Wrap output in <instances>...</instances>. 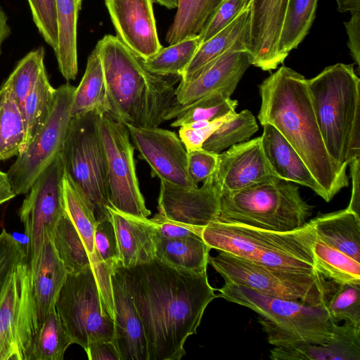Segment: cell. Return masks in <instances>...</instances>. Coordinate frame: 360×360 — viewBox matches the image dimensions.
Segmentation results:
<instances>
[{
	"label": "cell",
	"mask_w": 360,
	"mask_h": 360,
	"mask_svg": "<svg viewBox=\"0 0 360 360\" xmlns=\"http://www.w3.org/2000/svg\"><path fill=\"white\" fill-rule=\"evenodd\" d=\"M117 267L141 319L149 360H180L186 339L196 333L205 309L217 297L207 271H186L156 257Z\"/></svg>",
	"instance_id": "cell-1"
},
{
	"label": "cell",
	"mask_w": 360,
	"mask_h": 360,
	"mask_svg": "<svg viewBox=\"0 0 360 360\" xmlns=\"http://www.w3.org/2000/svg\"><path fill=\"white\" fill-rule=\"evenodd\" d=\"M258 119L276 128L309 169L330 202L348 186L347 168L330 156L314 111L307 79L281 66L259 86Z\"/></svg>",
	"instance_id": "cell-2"
},
{
	"label": "cell",
	"mask_w": 360,
	"mask_h": 360,
	"mask_svg": "<svg viewBox=\"0 0 360 360\" xmlns=\"http://www.w3.org/2000/svg\"><path fill=\"white\" fill-rule=\"evenodd\" d=\"M95 47L105 80L104 112L126 125H160L174 103V85L181 77L149 72L117 36H104Z\"/></svg>",
	"instance_id": "cell-3"
},
{
	"label": "cell",
	"mask_w": 360,
	"mask_h": 360,
	"mask_svg": "<svg viewBox=\"0 0 360 360\" xmlns=\"http://www.w3.org/2000/svg\"><path fill=\"white\" fill-rule=\"evenodd\" d=\"M307 82L326 150L347 168L360 154V79L354 65L328 66Z\"/></svg>",
	"instance_id": "cell-4"
},
{
	"label": "cell",
	"mask_w": 360,
	"mask_h": 360,
	"mask_svg": "<svg viewBox=\"0 0 360 360\" xmlns=\"http://www.w3.org/2000/svg\"><path fill=\"white\" fill-rule=\"evenodd\" d=\"M201 237L211 249L269 266L313 274L316 240L311 220L291 231H277L238 223L212 221Z\"/></svg>",
	"instance_id": "cell-5"
},
{
	"label": "cell",
	"mask_w": 360,
	"mask_h": 360,
	"mask_svg": "<svg viewBox=\"0 0 360 360\" xmlns=\"http://www.w3.org/2000/svg\"><path fill=\"white\" fill-rule=\"evenodd\" d=\"M217 297L245 307L259 315L258 321L274 347L323 345L333 339L335 323L326 307L262 294L243 285L225 282Z\"/></svg>",
	"instance_id": "cell-6"
},
{
	"label": "cell",
	"mask_w": 360,
	"mask_h": 360,
	"mask_svg": "<svg viewBox=\"0 0 360 360\" xmlns=\"http://www.w3.org/2000/svg\"><path fill=\"white\" fill-rule=\"evenodd\" d=\"M312 206L292 182L273 179L220 195L218 220L286 231L307 222Z\"/></svg>",
	"instance_id": "cell-7"
},
{
	"label": "cell",
	"mask_w": 360,
	"mask_h": 360,
	"mask_svg": "<svg viewBox=\"0 0 360 360\" xmlns=\"http://www.w3.org/2000/svg\"><path fill=\"white\" fill-rule=\"evenodd\" d=\"M93 110L71 117L60 151L65 173L72 179L97 221L110 217L108 167L100 121Z\"/></svg>",
	"instance_id": "cell-8"
},
{
	"label": "cell",
	"mask_w": 360,
	"mask_h": 360,
	"mask_svg": "<svg viewBox=\"0 0 360 360\" xmlns=\"http://www.w3.org/2000/svg\"><path fill=\"white\" fill-rule=\"evenodd\" d=\"M208 264L225 282L243 285L266 295L298 300L316 307H326L335 290L319 272L309 274L255 263L219 251Z\"/></svg>",
	"instance_id": "cell-9"
},
{
	"label": "cell",
	"mask_w": 360,
	"mask_h": 360,
	"mask_svg": "<svg viewBox=\"0 0 360 360\" xmlns=\"http://www.w3.org/2000/svg\"><path fill=\"white\" fill-rule=\"evenodd\" d=\"M55 308L72 344L85 350L97 340H112L114 321L102 307L92 267L68 273Z\"/></svg>",
	"instance_id": "cell-10"
},
{
	"label": "cell",
	"mask_w": 360,
	"mask_h": 360,
	"mask_svg": "<svg viewBox=\"0 0 360 360\" xmlns=\"http://www.w3.org/2000/svg\"><path fill=\"white\" fill-rule=\"evenodd\" d=\"M39 327L26 259L14 271L0 304V360H31Z\"/></svg>",
	"instance_id": "cell-11"
},
{
	"label": "cell",
	"mask_w": 360,
	"mask_h": 360,
	"mask_svg": "<svg viewBox=\"0 0 360 360\" xmlns=\"http://www.w3.org/2000/svg\"><path fill=\"white\" fill-rule=\"evenodd\" d=\"M100 130L107 159L111 205L126 214L148 217L150 211L140 190L134 146L127 125L104 112L101 116Z\"/></svg>",
	"instance_id": "cell-12"
},
{
	"label": "cell",
	"mask_w": 360,
	"mask_h": 360,
	"mask_svg": "<svg viewBox=\"0 0 360 360\" xmlns=\"http://www.w3.org/2000/svg\"><path fill=\"white\" fill-rule=\"evenodd\" d=\"M75 90V86L68 82L56 89L54 106L47 122L6 172L16 195L26 194L60 153L71 119Z\"/></svg>",
	"instance_id": "cell-13"
},
{
	"label": "cell",
	"mask_w": 360,
	"mask_h": 360,
	"mask_svg": "<svg viewBox=\"0 0 360 360\" xmlns=\"http://www.w3.org/2000/svg\"><path fill=\"white\" fill-rule=\"evenodd\" d=\"M65 169L60 153L40 174L26 193L18 214L29 240L28 263L39 255L46 238L65 212L63 195Z\"/></svg>",
	"instance_id": "cell-14"
},
{
	"label": "cell",
	"mask_w": 360,
	"mask_h": 360,
	"mask_svg": "<svg viewBox=\"0 0 360 360\" xmlns=\"http://www.w3.org/2000/svg\"><path fill=\"white\" fill-rule=\"evenodd\" d=\"M127 127L135 148L160 180L183 187H198L188 175L187 150L176 133L158 127Z\"/></svg>",
	"instance_id": "cell-15"
},
{
	"label": "cell",
	"mask_w": 360,
	"mask_h": 360,
	"mask_svg": "<svg viewBox=\"0 0 360 360\" xmlns=\"http://www.w3.org/2000/svg\"><path fill=\"white\" fill-rule=\"evenodd\" d=\"M250 65L245 43L236 44L202 68L192 79L180 82L174 91V104L186 105L217 93L231 97Z\"/></svg>",
	"instance_id": "cell-16"
},
{
	"label": "cell",
	"mask_w": 360,
	"mask_h": 360,
	"mask_svg": "<svg viewBox=\"0 0 360 360\" xmlns=\"http://www.w3.org/2000/svg\"><path fill=\"white\" fill-rule=\"evenodd\" d=\"M213 174L195 188L160 180L158 213L169 220L194 226L204 227L217 221L221 194Z\"/></svg>",
	"instance_id": "cell-17"
},
{
	"label": "cell",
	"mask_w": 360,
	"mask_h": 360,
	"mask_svg": "<svg viewBox=\"0 0 360 360\" xmlns=\"http://www.w3.org/2000/svg\"><path fill=\"white\" fill-rule=\"evenodd\" d=\"M213 175L220 194L281 179L264 155L261 136L233 145L219 153Z\"/></svg>",
	"instance_id": "cell-18"
},
{
	"label": "cell",
	"mask_w": 360,
	"mask_h": 360,
	"mask_svg": "<svg viewBox=\"0 0 360 360\" xmlns=\"http://www.w3.org/2000/svg\"><path fill=\"white\" fill-rule=\"evenodd\" d=\"M288 0H251L246 51L250 65L271 71L284 60L278 51Z\"/></svg>",
	"instance_id": "cell-19"
},
{
	"label": "cell",
	"mask_w": 360,
	"mask_h": 360,
	"mask_svg": "<svg viewBox=\"0 0 360 360\" xmlns=\"http://www.w3.org/2000/svg\"><path fill=\"white\" fill-rule=\"evenodd\" d=\"M153 0H105L117 37L143 60L162 48Z\"/></svg>",
	"instance_id": "cell-20"
},
{
	"label": "cell",
	"mask_w": 360,
	"mask_h": 360,
	"mask_svg": "<svg viewBox=\"0 0 360 360\" xmlns=\"http://www.w3.org/2000/svg\"><path fill=\"white\" fill-rule=\"evenodd\" d=\"M117 266L111 274L114 304L112 341L120 360H149L141 319L124 277Z\"/></svg>",
	"instance_id": "cell-21"
},
{
	"label": "cell",
	"mask_w": 360,
	"mask_h": 360,
	"mask_svg": "<svg viewBox=\"0 0 360 360\" xmlns=\"http://www.w3.org/2000/svg\"><path fill=\"white\" fill-rule=\"evenodd\" d=\"M120 252V264L129 268L148 262L155 257L156 226L148 217H139L108 207Z\"/></svg>",
	"instance_id": "cell-22"
},
{
	"label": "cell",
	"mask_w": 360,
	"mask_h": 360,
	"mask_svg": "<svg viewBox=\"0 0 360 360\" xmlns=\"http://www.w3.org/2000/svg\"><path fill=\"white\" fill-rule=\"evenodd\" d=\"M262 125V148L278 176L282 180L307 187L326 200L323 189L294 148L273 125L269 123Z\"/></svg>",
	"instance_id": "cell-23"
},
{
	"label": "cell",
	"mask_w": 360,
	"mask_h": 360,
	"mask_svg": "<svg viewBox=\"0 0 360 360\" xmlns=\"http://www.w3.org/2000/svg\"><path fill=\"white\" fill-rule=\"evenodd\" d=\"M272 360H360V327L345 322L334 328L333 339L327 344H299L274 347Z\"/></svg>",
	"instance_id": "cell-24"
},
{
	"label": "cell",
	"mask_w": 360,
	"mask_h": 360,
	"mask_svg": "<svg viewBox=\"0 0 360 360\" xmlns=\"http://www.w3.org/2000/svg\"><path fill=\"white\" fill-rule=\"evenodd\" d=\"M32 274L34 300L39 325L46 314L55 309L68 271L53 243L46 238L37 257L28 263Z\"/></svg>",
	"instance_id": "cell-25"
},
{
	"label": "cell",
	"mask_w": 360,
	"mask_h": 360,
	"mask_svg": "<svg viewBox=\"0 0 360 360\" xmlns=\"http://www.w3.org/2000/svg\"><path fill=\"white\" fill-rule=\"evenodd\" d=\"M316 239L360 262V216L347 208L311 219Z\"/></svg>",
	"instance_id": "cell-26"
},
{
	"label": "cell",
	"mask_w": 360,
	"mask_h": 360,
	"mask_svg": "<svg viewBox=\"0 0 360 360\" xmlns=\"http://www.w3.org/2000/svg\"><path fill=\"white\" fill-rule=\"evenodd\" d=\"M250 6L243 11L230 24L210 39L201 44L181 75V82H187L205 65L210 63L237 43L248 39Z\"/></svg>",
	"instance_id": "cell-27"
},
{
	"label": "cell",
	"mask_w": 360,
	"mask_h": 360,
	"mask_svg": "<svg viewBox=\"0 0 360 360\" xmlns=\"http://www.w3.org/2000/svg\"><path fill=\"white\" fill-rule=\"evenodd\" d=\"M58 46L54 51L58 69L67 80L75 79L78 72L77 18L82 3L79 0H55Z\"/></svg>",
	"instance_id": "cell-28"
},
{
	"label": "cell",
	"mask_w": 360,
	"mask_h": 360,
	"mask_svg": "<svg viewBox=\"0 0 360 360\" xmlns=\"http://www.w3.org/2000/svg\"><path fill=\"white\" fill-rule=\"evenodd\" d=\"M155 257L176 268L195 273L207 271L211 248L201 236L167 238L155 236Z\"/></svg>",
	"instance_id": "cell-29"
},
{
	"label": "cell",
	"mask_w": 360,
	"mask_h": 360,
	"mask_svg": "<svg viewBox=\"0 0 360 360\" xmlns=\"http://www.w3.org/2000/svg\"><path fill=\"white\" fill-rule=\"evenodd\" d=\"M223 0H179L165 40L169 44L198 36Z\"/></svg>",
	"instance_id": "cell-30"
},
{
	"label": "cell",
	"mask_w": 360,
	"mask_h": 360,
	"mask_svg": "<svg viewBox=\"0 0 360 360\" xmlns=\"http://www.w3.org/2000/svg\"><path fill=\"white\" fill-rule=\"evenodd\" d=\"M105 90L101 61L95 47L88 57L84 74L73 95L71 117L93 110L104 113Z\"/></svg>",
	"instance_id": "cell-31"
},
{
	"label": "cell",
	"mask_w": 360,
	"mask_h": 360,
	"mask_svg": "<svg viewBox=\"0 0 360 360\" xmlns=\"http://www.w3.org/2000/svg\"><path fill=\"white\" fill-rule=\"evenodd\" d=\"M0 104V161L18 156L24 151L26 129L22 113L7 86Z\"/></svg>",
	"instance_id": "cell-32"
},
{
	"label": "cell",
	"mask_w": 360,
	"mask_h": 360,
	"mask_svg": "<svg viewBox=\"0 0 360 360\" xmlns=\"http://www.w3.org/2000/svg\"><path fill=\"white\" fill-rule=\"evenodd\" d=\"M238 101L217 93L197 100L186 105L173 104L165 121L175 119L172 127H181L195 121H212L229 113L236 112Z\"/></svg>",
	"instance_id": "cell-33"
},
{
	"label": "cell",
	"mask_w": 360,
	"mask_h": 360,
	"mask_svg": "<svg viewBox=\"0 0 360 360\" xmlns=\"http://www.w3.org/2000/svg\"><path fill=\"white\" fill-rule=\"evenodd\" d=\"M318 0H288L278 41L285 60L308 34L316 15Z\"/></svg>",
	"instance_id": "cell-34"
},
{
	"label": "cell",
	"mask_w": 360,
	"mask_h": 360,
	"mask_svg": "<svg viewBox=\"0 0 360 360\" xmlns=\"http://www.w3.org/2000/svg\"><path fill=\"white\" fill-rule=\"evenodd\" d=\"M52 241L68 273H79L91 267L84 243L66 211L54 229Z\"/></svg>",
	"instance_id": "cell-35"
},
{
	"label": "cell",
	"mask_w": 360,
	"mask_h": 360,
	"mask_svg": "<svg viewBox=\"0 0 360 360\" xmlns=\"http://www.w3.org/2000/svg\"><path fill=\"white\" fill-rule=\"evenodd\" d=\"M55 99L56 89L50 84L45 69L25 102L22 114L26 129L24 151L47 122L53 110Z\"/></svg>",
	"instance_id": "cell-36"
},
{
	"label": "cell",
	"mask_w": 360,
	"mask_h": 360,
	"mask_svg": "<svg viewBox=\"0 0 360 360\" xmlns=\"http://www.w3.org/2000/svg\"><path fill=\"white\" fill-rule=\"evenodd\" d=\"M316 271L336 285L360 283V262L316 239L313 246Z\"/></svg>",
	"instance_id": "cell-37"
},
{
	"label": "cell",
	"mask_w": 360,
	"mask_h": 360,
	"mask_svg": "<svg viewBox=\"0 0 360 360\" xmlns=\"http://www.w3.org/2000/svg\"><path fill=\"white\" fill-rule=\"evenodd\" d=\"M72 345L56 308L39 325L34 340L31 360H63Z\"/></svg>",
	"instance_id": "cell-38"
},
{
	"label": "cell",
	"mask_w": 360,
	"mask_h": 360,
	"mask_svg": "<svg viewBox=\"0 0 360 360\" xmlns=\"http://www.w3.org/2000/svg\"><path fill=\"white\" fill-rule=\"evenodd\" d=\"M258 127L251 111L243 110L224 121L205 141L202 148L219 154L233 145L250 140Z\"/></svg>",
	"instance_id": "cell-39"
},
{
	"label": "cell",
	"mask_w": 360,
	"mask_h": 360,
	"mask_svg": "<svg viewBox=\"0 0 360 360\" xmlns=\"http://www.w3.org/2000/svg\"><path fill=\"white\" fill-rule=\"evenodd\" d=\"M63 195L65 210L81 236L91 259L95 248L94 232L97 220L74 182L65 173Z\"/></svg>",
	"instance_id": "cell-40"
},
{
	"label": "cell",
	"mask_w": 360,
	"mask_h": 360,
	"mask_svg": "<svg viewBox=\"0 0 360 360\" xmlns=\"http://www.w3.org/2000/svg\"><path fill=\"white\" fill-rule=\"evenodd\" d=\"M200 45L197 36L162 47L153 56L142 59L143 65L149 72L158 75L181 77Z\"/></svg>",
	"instance_id": "cell-41"
},
{
	"label": "cell",
	"mask_w": 360,
	"mask_h": 360,
	"mask_svg": "<svg viewBox=\"0 0 360 360\" xmlns=\"http://www.w3.org/2000/svg\"><path fill=\"white\" fill-rule=\"evenodd\" d=\"M44 58V47L32 50L18 61L3 84L11 90L22 114L27 96L46 69Z\"/></svg>",
	"instance_id": "cell-42"
},
{
	"label": "cell",
	"mask_w": 360,
	"mask_h": 360,
	"mask_svg": "<svg viewBox=\"0 0 360 360\" xmlns=\"http://www.w3.org/2000/svg\"><path fill=\"white\" fill-rule=\"evenodd\" d=\"M330 318L360 327V283L338 285L326 304Z\"/></svg>",
	"instance_id": "cell-43"
},
{
	"label": "cell",
	"mask_w": 360,
	"mask_h": 360,
	"mask_svg": "<svg viewBox=\"0 0 360 360\" xmlns=\"http://www.w3.org/2000/svg\"><path fill=\"white\" fill-rule=\"evenodd\" d=\"M26 259L23 246L3 229L0 233V304L14 271Z\"/></svg>",
	"instance_id": "cell-44"
},
{
	"label": "cell",
	"mask_w": 360,
	"mask_h": 360,
	"mask_svg": "<svg viewBox=\"0 0 360 360\" xmlns=\"http://www.w3.org/2000/svg\"><path fill=\"white\" fill-rule=\"evenodd\" d=\"M33 21L44 41L53 51L58 46L55 0H27Z\"/></svg>",
	"instance_id": "cell-45"
},
{
	"label": "cell",
	"mask_w": 360,
	"mask_h": 360,
	"mask_svg": "<svg viewBox=\"0 0 360 360\" xmlns=\"http://www.w3.org/2000/svg\"><path fill=\"white\" fill-rule=\"evenodd\" d=\"M94 248L103 261L110 267L115 268L120 264L117 236L110 217L97 221Z\"/></svg>",
	"instance_id": "cell-46"
},
{
	"label": "cell",
	"mask_w": 360,
	"mask_h": 360,
	"mask_svg": "<svg viewBox=\"0 0 360 360\" xmlns=\"http://www.w3.org/2000/svg\"><path fill=\"white\" fill-rule=\"evenodd\" d=\"M250 1L251 0H223L198 35L200 44L230 24L243 11L250 6Z\"/></svg>",
	"instance_id": "cell-47"
},
{
	"label": "cell",
	"mask_w": 360,
	"mask_h": 360,
	"mask_svg": "<svg viewBox=\"0 0 360 360\" xmlns=\"http://www.w3.org/2000/svg\"><path fill=\"white\" fill-rule=\"evenodd\" d=\"M103 311L114 319V304L111 274L115 268L108 266L94 249L91 257Z\"/></svg>",
	"instance_id": "cell-48"
},
{
	"label": "cell",
	"mask_w": 360,
	"mask_h": 360,
	"mask_svg": "<svg viewBox=\"0 0 360 360\" xmlns=\"http://www.w3.org/2000/svg\"><path fill=\"white\" fill-rule=\"evenodd\" d=\"M218 154L201 148L187 150L188 175L195 186L215 171Z\"/></svg>",
	"instance_id": "cell-49"
},
{
	"label": "cell",
	"mask_w": 360,
	"mask_h": 360,
	"mask_svg": "<svg viewBox=\"0 0 360 360\" xmlns=\"http://www.w3.org/2000/svg\"><path fill=\"white\" fill-rule=\"evenodd\" d=\"M236 113H229L224 117L215 119L210 121L206 126L198 129H191L186 126L180 127L179 138L186 150L201 148L205 141L219 126Z\"/></svg>",
	"instance_id": "cell-50"
},
{
	"label": "cell",
	"mask_w": 360,
	"mask_h": 360,
	"mask_svg": "<svg viewBox=\"0 0 360 360\" xmlns=\"http://www.w3.org/2000/svg\"><path fill=\"white\" fill-rule=\"evenodd\" d=\"M155 224L156 234L167 238L201 236L203 227L191 226L166 219L158 213L150 219Z\"/></svg>",
	"instance_id": "cell-51"
},
{
	"label": "cell",
	"mask_w": 360,
	"mask_h": 360,
	"mask_svg": "<svg viewBox=\"0 0 360 360\" xmlns=\"http://www.w3.org/2000/svg\"><path fill=\"white\" fill-rule=\"evenodd\" d=\"M351 18L344 22L348 36L347 46L355 63L360 65V10L353 11Z\"/></svg>",
	"instance_id": "cell-52"
},
{
	"label": "cell",
	"mask_w": 360,
	"mask_h": 360,
	"mask_svg": "<svg viewBox=\"0 0 360 360\" xmlns=\"http://www.w3.org/2000/svg\"><path fill=\"white\" fill-rule=\"evenodd\" d=\"M89 360H120L112 340H97L91 342L85 349Z\"/></svg>",
	"instance_id": "cell-53"
},
{
	"label": "cell",
	"mask_w": 360,
	"mask_h": 360,
	"mask_svg": "<svg viewBox=\"0 0 360 360\" xmlns=\"http://www.w3.org/2000/svg\"><path fill=\"white\" fill-rule=\"evenodd\" d=\"M349 165L350 166V176L352 179V195L349 205L347 208L360 216V154L356 155L352 160Z\"/></svg>",
	"instance_id": "cell-54"
},
{
	"label": "cell",
	"mask_w": 360,
	"mask_h": 360,
	"mask_svg": "<svg viewBox=\"0 0 360 360\" xmlns=\"http://www.w3.org/2000/svg\"><path fill=\"white\" fill-rule=\"evenodd\" d=\"M15 196L16 195L11 187L7 173L0 170V205Z\"/></svg>",
	"instance_id": "cell-55"
},
{
	"label": "cell",
	"mask_w": 360,
	"mask_h": 360,
	"mask_svg": "<svg viewBox=\"0 0 360 360\" xmlns=\"http://www.w3.org/2000/svg\"><path fill=\"white\" fill-rule=\"evenodd\" d=\"M11 34V30L8 22V17L0 5V55L3 43Z\"/></svg>",
	"instance_id": "cell-56"
},
{
	"label": "cell",
	"mask_w": 360,
	"mask_h": 360,
	"mask_svg": "<svg viewBox=\"0 0 360 360\" xmlns=\"http://www.w3.org/2000/svg\"><path fill=\"white\" fill-rule=\"evenodd\" d=\"M338 4V11L340 13L349 11L350 13L360 10V0H335Z\"/></svg>",
	"instance_id": "cell-57"
},
{
	"label": "cell",
	"mask_w": 360,
	"mask_h": 360,
	"mask_svg": "<svg viewBox=\"0 0 360 360\" xmlns=\"http://www.w3.org/2000/svg\"><path fill=\"white\" fill-rule=\"evenodd\" d=\"M169 9L176 8L178 6L179 0H153Z\"/></svg>",
	"instance_id": "cell-58"
},
{
	"label": "cell",
	"mask_w": 360,
	"mask_h": 360,
	"mask_svg": "<svg viewBox=\"0 0 360 360\" xmlns=\"http://www.w3.org/2000/svg\"><path fill=\"white\" fill-rule=\"evenodd\" d=\"M4 90L2 88H1L0 89V104H1L3 96H4Z\"/></svg>",
	"instance_id": "cell-59"
},
{
	"label": "cell",
	"mask_w": 360,
	"mask_h": 360,
	"mask_svg": "<svg viewBox=\"0 0 360 360\" xmlns=\"http://www.w3.org/2000/svg\"><path fill=\"white\" fill-rule=\"evenodd\" d=\"M79 1L82 3V0H79Z\"/></svg>",
	"instance_id": "cell-60"
}]
</instances>
